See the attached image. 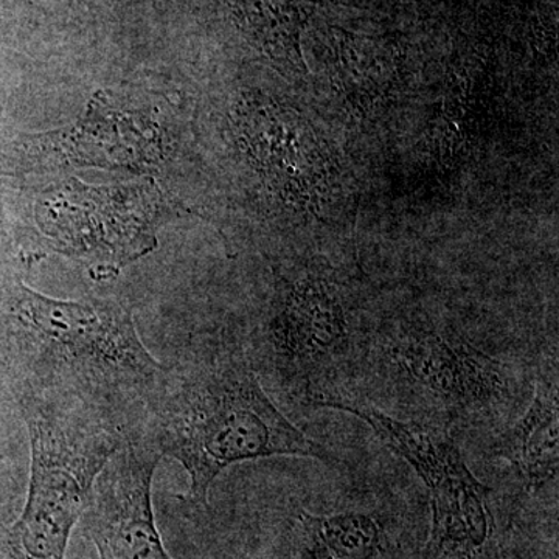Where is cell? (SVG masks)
I'll return each instance as SVG.
<instances>
[{"mask_svg": "<svg viewBox=\"0 0 559 559\" xmlns=\"http://www.w3.org/2000/svg\"><path fill=\"white\" fill-rule=\"evenodd\" d=\"M162 455L148 441H128L106 463L84 511L100 559H171L154 520V471Z\"/></svg>", "mask_w": 559, "mask_h": 559, "instance_id": "obj_5", "label": "cell"}, {"mask_svg": "<svg viewBox=\"0 0 559 559\" xmlns=\"http://www.w3.org/2000/svg\"><path fill=\"white\" fill-rule=\"evenodd\" d=\"M138 439L182 465L197 503L207 502L213 481L235 463L275 455L331 462L330 452L272 403L249 360L227 352L167 369Z\"/></svg>", "mask_w": 559, "mask_h": 559, "instance_id": "obj_1", "label": "cell"}, {"mask_svg": "<svg viewBox=\"0 0 559 559\" xmlns=\"http://www.w3.org/2000/svg\"><path fill=\"white\" fill-rule=\"evenodd\" d=\"M498 454L516 468L528 491L543 488L558 476L557 382H538L532 406L513 428L507 430L498 444Z\"/></svg>", "mask_w": 559, "mask_h": 559, "instance_id": "obj_8", "label": "cell"}, {"mask_svg": "<svg viewBox=\"0 0 559 559\" xmlns=\"http://www.w3.org/2000/svg\"><path fill=\"white\" fill-rule=\"evenodd\" d=\"M308 559H382L384 533L364 513L300 514Z\"/></svg>", "mask_w": 559, "mask_h": 559, "instance_id": "obj_9", "label": "cell"}, {"mask_svg": "<svg viewBox=\"0 0 559 559\" xmlns=\"http://www.w3.org/2000/svg\"><path fill=\"white\" fill-rule=\"evenodd\" d=\"M388 353L407 381L451 411H491L509 390L498 360L436 331L401 337Z\"/></svg>", "mask_w": 559, "mask_h": 559, "instance_id": "obj_6", "label": "cell"}, {"mask_svg": "<svg viewBox=\"0 0 559 559\" xmlns=\"http://www.w3.org/2000/svg\"><path fill=\"white\" fill-rule=\"evenodd\" d=\"M308 399L314 406L348 412L369 423L425 481L432 510L428 559H499L492 491L471 473L450 436L392 417L345 393L314 392Z\"/></svg>", "mask_w": 559, "mask_h": 559, "instance_id": "obj_4", "label": "cell"}, {"mask_svg": "<svg viewBox=\"0 0 559 559\" xmlns=\"http://www.w3.org/2000/svg\"><path fill=\"white\" fill-rule=\"evenodd\" d=\"M27 425L31 488L7 535L5 559H66L95 479L130 437L87 407L53 399H31Z\"/></svg>", "mask_w": 559, "mask_h": 559, "instance_id": "obj_3", "label": "cell"}, {"mask_svg": "<svg viewBox=\"0 0 559 559\" xmlns=\"http://www.w3.org/2000/svg\"><path fill=\"white\" fill-rule=\"evenodd\" d=\"M272 353L293 371L311 373L349 348L347 318L337 294L323 280L297 283L271 325Z\"/></svg>", "mask_w": 559, "mask_h": 559, "instance_id": "obj_7", "label": "cell"}, {"mask_svg": "<svg viewBox=\"0 0 559 559\" xmlns=\"http://www.w3.org/2000/svg\"><path fill=\"white\" fill-rule=\"evenodd\" d=\"M13 314L39 369L36 399L73 401L127 433L145 418L167 367L140 340L130 310L116 301H62L20 286Z\"/></svg>", "mask_w": 559, "mask_h": 559, "instance_id": "obj_2", "label": "cell"}]
</instances>
